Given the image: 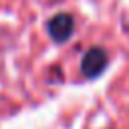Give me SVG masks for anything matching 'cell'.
<instances>
[{"instance_id": "obj_2", "label": "cell", "mask_w": 129, "mask_h": 129, "mask_svg": "<svg viewBox=\"0 0 129 129\" xmlns=\"http://www.w3.org/2000/svg\"><path fill=\"white\" fill-rule=\"evenodd\" d=\"M105 62H107V56H105V52H101V50H93V52H89L87 54V58H85V73L89 75V77H93V75H97V73H101V69L105 67Z\"/></svg>"}, {"instance_id": "obj_1", "label": "cell", "mask_w": 129, "mask_h": 129, "mask_svg": "<svg viewBox=\"0 0 129 129\" xmlns=\"http://www.w3.org/2000/svg\"><path fill=\"white\" fill-rule=\"evenodd\" d=\"M73 26H75V22H73V18L67 16V14H58V16H54V18L48 22V30H50V36H52L54 40H64V38H69V34L73 32Z\"/></svg>"}]
</instances>
